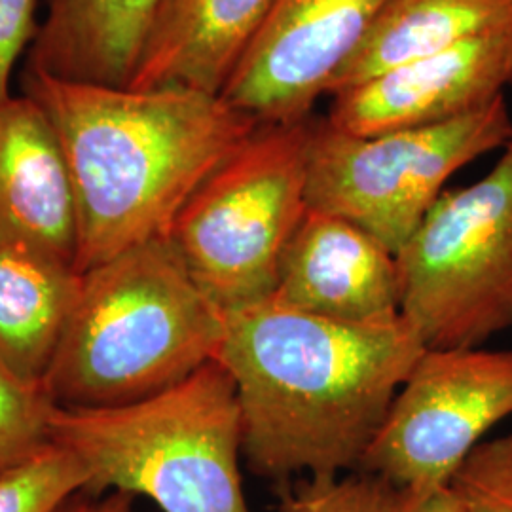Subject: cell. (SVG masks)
<instances>
[{
    "instance_id": "cell-5",
    "label": "cell",
    "mask_w": 512,
    "mask_h": 512,
    "mask_svg": "<svg viewBox=\"0 0 512 512\" xmlns=\"http://www.w3.org/2000/svg\"><path fill=\"white\" fill-rule=\"evenodd\" d=\"M310 122L258 124L169 232L188 274L222 313L274 296L285 249L310 209Z\"/></svg>"
},
{
    "instance_id": "cell-23",
    "label": "cell",
    "mask_w": 512,
    "mask_h": 512,
    "mask_svg": "<svg viewBox=\"0 0 512 512\" xmlns=\"http://www.w3.org/2000/svg\"><path fill=\"white\" fill-rule=\"evenodd\" d=\"M131 505H133V495L109 492L99 497H92V495L84 499L74 497L61 512H131Z\"/></svg>"
},
{
    "instance_id": "cell-7",
    "label": "cell",
    "mask_w": 512,
    "mask_h": 512,
    "mask_svg": "<svg viewBox=\"0 0 512 512\" xmlns=\"http://www.w3.org/2000/svg\"><path fill=\"white\" fill-rule=\"evenodd\" d=\"M511 139L505 95L444 124L378 135H351L311 116L308 205L357 224L397 255L448 179Z\"/></svg>"
},
{
    "instance_id": "cell-13",
    "label": "cell",
    "mask_w": 512,
    "mask_h": 512,
    "mask_svg": "<svg viewBox=\"0 0 512 512\" xmlns=\"http://www.w3.org/2000/svg\"><path fill=\"white\" fill-rule=\"evenodd\" d=\"M275 2L162 0L128 88L220 95L272 16Z\"/></svg>"
},
{
    "instance_id": "cell-22",
    "label": "cell",
    "mask_w": 512,
    "mask_h": 512,
    "mask_svg": "<svg viewBox=\"0 0 512 512\" xmlns=\"http://www.w3.org/2000/svg\"><path fill=\"white\" fill-rule=\"evenodd\" d=\"M395 512H463L450 486L435 490H397Z\"/></svg>"
},
{
    "instance_id": "cell-6",
    "label": "cell",
    "mask_w": 512,
    "mask_h": 512,
    "mask_svg": "<svg viewBox=\"0 0 512 512\" xmlns=\"http://www.w3.org/2000/svg\"><path fill=\"white\" fill-rule=\"evenodd\" d=\"M401 315L427 349L512 329V139L480 181L444 190L397 253Z\"/></svg>"
},
{
    "instance_id": "cell-4",
    "label": "cell",
    "mask_w": 512,
    "mask_h": 512,
    "mask_svg": "<svg viewBox=\"0 0 512 512\" xmlns=\"http://www.w3.org/2000/svg\"><path fill=\"white\" fill-rule=\"evenodd\" d=\"M50 433L84 465L86 495H143L164 512H251L238 389L215 359L135 403L55 406Z\"/></svg>"
},
{
    "instance_id": "cell-14",
    "label": "cell",
    "mask_w": 512,
    "mask_h": 512,
    "mask_svg": "<svg viewBox=\"0 0 512 512\" xmlns=\"http://www.w3.org/2000/svg\"><path fill=\"white\" fill-rule=\"evenodd\" d=\"M162 0H48L25 71L128 88Z\"/></svg>"
},
{
    "instance_id": "cell-18",
    "label": "cell",
    "mask_w": 512,
    "mask_h": 512,
    "mask_svg": "<svg viewBox=\"0 0 512 512\" xmlns=\"http://www.w3.org/2000/svg\"><path fill=\"white\" fill-rule=\"evenodd\" d=\"M86 488L84 465L52 442L31 461L0 476V512H61Z\"/></svg>"
},
{
    "instance_id": "cell-1",
    "label": "cell",
    "mask_w": 512,
    "mask_h": 512,
    "mask_svg": "<svg viewBox=\"0 0 512 512\" xmlns=\"http://www.w3.org/2000/svg\"><path fill=\"white\" fill-rule=\"evenodd\" d=\"M425 349L404 317L351 325L272 300L226 311L215 361L238 389L249 471L277 482L357 473Z\"/></svg>"
},
{
    "instance_id": "cell-11",
    "label": "cell",
    "mask_w": 512,
    "mask_h": 512,
    "mask_svg": "<svg viewBox=\"0 0 512 512\" xmlns=\"http://www.w3.org/2000/svg\"><path fill=\"white\" fill-rule=\"evenodd\" d=\"M270 300L351 325L395 321L403 317L397 256L357 224L308 209Z\"/></svg>"
},
{
    "instance_id": "cell-16",
    "label": "cell",
    "mask_w": 512,
    "mask_h": 512,
    "mask_svg": "<svg viewBox=\"0 0 512 512\" xmlns=\"http://www.w3.org/2000/svg\"><path fill=\"white\" fill-rule=\"evenodd\" d=\"M80 274L42 256L0 245V363L44 382L67 325Z\"/></svg>"
},
{
    "instance_id": "cell-2",
    "label": "cell",
    "mask_w": 512,
    "mask_h": 512,
    "mask_svg": "<svg viewBox=\"0 0 512 512\" xmlns=\"http://www.w3.org/2000/svg\"><path fill=\"white\" fill-rule=\"evenodd\" d=\"M50 116L78 205L76 272L167 238L200 184L258 128L220 95L112 88L23 71Z\"/></svg>"
},
{
    "instance_id": "cell-9",
    "label": "cell",
    "mask_w": 512,
    "mask_h": 512,
    "mask_svg": "<svg viewBox=\"0 0 512 512\" xmlns=\"http://www.w3.org/2000/svg\"><path fill=\"white\" fill-rule=\"evenodd\" d=\"M391 0H277L220 97L260 124L311 118Z\"/></svg>"
},
{
    "instance_id": "cell-8",
    "label": "cell",
    "mask_w": 512,
    "mask_h": 512,
    "mask_svg": "<svg viewBox=\"0 0 512 512\" xmlns=\"http://www.w3.org/2000/svg\"><path fill=\"white\" fill-rule=\"evenodd\" d=\"M512 416V349H425L366 450L361 473L397 490L448 486Z\"/></svg>"
},
{
    "instance_id": "cell-17",
    "label": "cell",
    "mask_w": 512,
    "mask_h": 512,
    "mask_svg": "<svg viewBox=\"0 0 512 512\" xmlns=\"http://www.w3.org/2000/svg\"><path fill=\"white\" fill-rule=\"evenodd\" d=\"M55 406L44 382L25 380L0 363V476L52 444Z\"/></svg>"
},
{
    "instance_id": "cell-21",
    "label": "cell",
    "mask_w": 512,
    "mask_h": 512,
    "mask_svg": "<svg viewBox=\"0 0 512 512\" xmlns=\"http://www.w3.org/2000/svg\"><path fill=\"white\" fill-rule=\"evenodd\" d=\"M37 31V0H0V105L12 97L14 67Z\"/></svg>"
},
{
    "instance_id": "cell-10",
    "label": "cell",
    "mask_w": 512,
    "mask_h": 512,
    "mask_svg": "<svg viewBox=\"0 0 512 512\" xmlns=\"http://www.w3.org/2000/svg\"><path fill=\"white\" fill-rule=\"evenodd\" d=\"M512 84V27L410 59L332 95L330 124L351 135L437 126L484 109Z\"/></svg>"
},
{
    "instance_id": "cell-15",
    "label": "cell",
    "mask_w": 512,
    "mask_h": 512,
    "mask_svg": "<svg viewBox=\"0 0 512 512\" xmlns=\"http://www.w3.org/2000/svg\"><path fill=\"white\" fill-rule=\"evenodd\" d=\"M512 27V0H391L382 18L340 71L327 95L410 59Z\"/></svg>"
},
{
    "instance_id": "cell-3",
    "label": "cell",
    "mask_w": 512,
    "mask_h": 512,
    "mask_svg": "<svg viewBox=\"0 0 512 512\" xmlns=\"http://www.w3.org/2000/svg\"><path fill=\"white\" fill-rule=\"evenodd\" d=\"M222 334L173 241L150 239L80 274L44 385L67 408L135 403L213 361Z\"/></svg>"
},
{
    "instance_id": "cell-12",
    "label": "cell",
    "mask_w": 512,
    "mask_h": 512,
    "mask_svg": "<svg viewBox=\"0 0 512 512\" xmlns=\"http://www.w3.org/2000/svg\"><path fill=\"white\" fill-rule=\"evenodd\" d=\"M0 245L76 272L71 169L50 116L25 93L0 105Z\"/></svg>"
},
{
    "instance_id": "cell-20",
    "label": "cell",
    "mask_w": 512,
    "mask_h": 512,
    "mask_svg": "<svg viewBox=\"0 0 512 512\" xmlns=\"http://www.w3.org/2000/svg\"><path fill=\"white\" fill-rule=\"evenodd\" d=\"M448 486L463 512H512V433L480 442Z\"/></svg>"
},
{
    "instance_id": "cell-19",
    "label": "cell",
    "mask_w": 512,
    "mask_h": 512,
    "mask_svg": "<svg viewBox=\"0 0 512 512\" xmlns=\"http://www.w3.org/2000/svg\"><path fill=\"white\" fill-rule=\"evenodd\" d=\"M397 488L380 476L308 478L279 494L275 512H395Z\"/></svg>"
}]
</instances>
